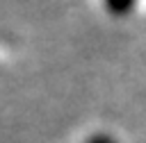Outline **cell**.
Segmentation results:
<instances>
[{"label": "cell", "instance_id": "2", "mask_svg": "<svg viewBox=\"0 0 146 143\" xmlns=\"http://www.w3.org/2000/svg\"><path fill=\"white\" fill-rule=\"evenodd\" d=\"M87 143H116V141L112 136H107V134H94V136L87 138Z\"/></svg>", "mask_w": 146, "mask_h": 143}, {"label": "cell", "instance_id": "1", "mask_svg": "<svg viewBox=\"0 0 146 143\" xmlns=\"http://www.w3.org/2000/svg\"><path fill=\"white\" fill-rule=\"evenodd\" d=\"M135 2H137V0H105V7H107V11L114 14V16H125L128 11H132Z\"/></svg>", "mask_w": 146, "mask_h": 143}]
</instances>
